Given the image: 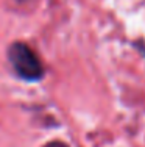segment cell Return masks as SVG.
I'll list each match as a JSON object with an SVG mask.
<instances>
[{
  "instance_id": "1",
  "label": "cell",
  "mask_w": 145,
  "mask_h": 147,
  "mask_svg": "<svg viewBox=\"0 0 145 147\" xmlns=\"http://www.w3.org/2000/svg\"><path fill=\"white\" fill-rule=\"evenodd\" d=\"M8 59L11 67L14 69L17 77L25 82H39L44 78V66L41 63L39 57L36 55V52L33 49H30V45L25 42H13L8 47Z\"/></svg>"
}]
</instances>
